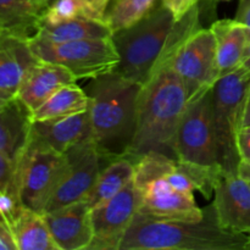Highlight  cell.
<instances>
[{
  "mask_svg": "<svg viewBox=\"0 0 250 250\" xmlns=\"http://www.w3.org/2000/svg\"><path fill=\"white\" fill-rule=\"evenodd\" d=\"M242 67L246 68L247 71H249V72H250V42H249L248 48H247L246 55H244V58H243V62H242Z\"/></svg>",
  "mask_w": 250,
  "mask_h": 250,
  "instance_id": "obj_39",
  "label": "cell"
},
{
  "mask_svg": "<svg viewBox=\"0 0 250 250\" xmlns=\"http://www.w3.org/2000/svg\"><path fill=\"white\" fill-rule=\"evenodd\" d=\"M114 32L100 20L77 17L56 24L41 23L34 36L49 42H70L82 39L111 38Z\"/></svg>",
  "mask_w": 250,
  "mask_h": 250,
  "instance_id": "obj_22",
  "label": "cell"
},
{
  "mask_svg": "<svg viewBox=\"0 0 250 250\" xmlns=\"http://www.w3.org/2000/svg\"><path fill=\"white\" fill-rule=\"evenodd\" d=\"M36 1H38L39 4H42V5H44V6L48 7L49 4H50V2L53 1V0H36Z\"/></svg>",
  "mask_w": 250,
  "mask_h": 250,
  "instance_id": "obj_41",
  "label": "cell"
},
{
  "mask_svg": "<svg viewBox=\"0 0 250 250\" xmlns=\"http://www.w3.org/2000/svg\"><path fill=\"white\" fill-rule=\"evenodd\" d=\"M158 0H111L104 21L112 32L127 28L153 10Z\"/></svg>",
  "mask_w": 250,
  "mask_h": 250,
  "instance_id": "obj_25",
  "label": "cell"
},
{
  "mask_svg": "<svg viewBox=\"0 0 250 250\" xmlns=\"http://www.w3.org/2000/svg\"><path fill=\"white\" fill-rule=\"evenodd\" d=\"M66 164V154L58 153L28 138L16 163V193L20 203L43 214Z\"/></svg>",
  "mask_w": 250,
  "mask_h": 250,
  "instance_id": "obj_7",
  "label": "cell"
},
{
  "mask_svg": "<svg viewBox=\"0 0 250 250\" xmlns=\"http://www.w3.org/2000/svg\"><path fill=\"white\" fill-rule=\"evenodd\" d=\"M66 158L65 171L44 212L85 200L103 168V159L92 141L73 146L66 153Z\"/></svg>",
  "mask_w": 250,
  "mask_h": 250,
  "instance_id": "obj_11",
  "label": "cell"
},
{
  "mask_svg": "<svg viewBox=\"0 0 250 250\" xmlns=\"http://www.w3.org/2000/svg\"><path fill=\"white\" fill-rule=\"evenodd\" d=\"M243 126H250V87H249L248 95H247V100H246V109H244Z\"/></svg>",
  "mask_w": 250,
  "mask_h": 250,
  "instance_id": "obj_37",
  "label": "cell"
},
{
  "mask_svg": "<svg viewBox=\"0 0 250 250\" xmlns=\"http://www.w3.org/2000/svg\"><path fill=\"white\" fill-rule=\"evenodd\" d=\"M160 1L163 2L164 6L167 7L176 21H180L190 10L198 6L199 0H160Z\"/></svg>",
  "mask_w": 250,
  "mask_h": 250,
  "instance_id": "obj_31",
  "label": "cell"
},
{
  "mask_svg": "<svg viewBox=\"0 0 250 250\" xmlns=\"http://www.w3.org/2000/svg\"><path fill=\"white\" fill-rule=\"evenodd\" d=\"M250 72L246 68L221 76L210 89V109L219 148L220 166L225 173H238L241 158L237 136L243 127Z\"/></svg>",
  "mask_w": 250,
  "mask_h": 250,
  "instance_id": "obj_5",
  "label": "cell"
},
{
  "mask_svg": "<svg viewBox=\"0 0 250 250\" xmlns=\"http://www.w3.org/2000/svg\"><path fill=\"white\" fill-rule=\"evenodd\" d=\"M216 41L219 75H227L241 67L250 42V31L234 20H219L210 27Z\"/></svg>",
  "mask_w": 250,
  "mask_h": 250,
  "instance_id": "obj_18",
  "label": "cell"
},
{
  "mask_svg": "<svg viewBox=\"0 0 250 250\" xmlns=\"http://www.w3.org/2000/svg\"><path fill=\"white\" fill-rule=\"evenodd\" d=\"M134 164L128 158H117L109 161L100 170L94 186L85 198L90 210L116 195L133 180Z\"/></svg>",
  "mask_w": 250,
  "mask_h": 250,
  "instance_id": "obj_23",
  "label": "cell"
},
{
  "mask_svg": "<svg viewBox=\"0 0 250 250\" xmlns=\"http://www.w3.org/2000/svg\"><path fill=\"white\" fill-rule=\"evenodd\" d=\"M16 250H59L43 214L22 205L10 222Z\"/></svg>",
  "mask_w": 250,
  "mask_h": 250,
  "instance_id": "obj_20",
  "label": "cell"
},
{
  "mask_svg": "<svg viewBox=\"0 0 250 250\" xmlns=\"http://www.w3.org/2000/svg\"><path fill=\"white\" fill-rule=\"evenodd\" d=\"M29 141L61 154L83 142L92 141L89 109L60 119L32 121Z\"/></svg>",
  "mask_w": 250,
  "mask_h": 250,
  "instance_id": "obj_15",
  "label": "cell"
},
{
  "mask_svg": "<svg viewBox=\"0 0 250 250\" xmlns=\"http://www.w3.org/2000/svg\"><path fill=\"white\" fill-rule=\"evenodd\" d=\"M177 168L188 176L194 185L195 190L202 193L207 199L214 195L215 187L219 182L220 177L224 175L221 166H208L194 163H186L177 160Z\"/></svg>",
  "mask_w": 250,
  "mask_h": 250,
  "instance_id": "obj_27",
  "label": "cell"
},
{
  "mask_svg": "<svg viewBox=\"0 0 250 250\" xmlns=\"http://www.w3.org/2000/svg\"><path fill=\"white\" fill-rule=\"evenodd\" d=\"M141 190L133 180L116 195L90 210L94 238L89 249L119 250L141 205Z\"/></svg>",
  "mask_w": 250,
  "mask_h": 250,
  "instance_id": "obj_10",
  "label": "cell"
},
{
  "mask_svg": "<svg viewBox=\"0 0 250 250\" xmlns=\"http://www.w3.org/2000/svg\"><path fill=\"white\" fill-rule=\"evenodd\" d=\"M165 178L168 181V183H170L175 189L180 190V192L193 193L195 190L194 185L192 183V181L188 178V176L186 175V173H183L182 171L178 170L177 167H176V170H173L172 172L168 173L167 176H165Z\"/></svg>",
  "mask_w": 250,
  "mask_h": 250,
  "instance_id": "obj_32",
  "label": "cell"
},
{
  "mask_svg": "<svg viewBox=\"0 0 250 250\" xmlns=\"http://www.w3.org/2000/svg\"><path fill=\"white\" fill-rule=\"evenodd\" d=\"M15 97H16L15 94H11V93H7L5 92V90L0 89V109H1L2 106H5L6 104H9Z\"/></svg>",
  "mask_w": 250,
  "mask_h": 250,
  "instance_id": "obj_38",
  "label": "cell"
},
{
  "mask_svg": "<svg viewBox=\"0 0 250 250\" xmlns=\"http://www.w3.org/2000/svg\"><path fill=\"white\" fill-rule=\"evenodd\" d=\"M90 99L84 89L76 83L66 84L51 94L38 109L32 112V121L60 119L80 114L89 109Z\"/></svg>",
  "mask_w": 250,
  "mask_h": 250,
  "instance_id": "obj_24",
  "label": "cell"
},
{
  "mask_svg": "<svg viewBox=\"0 0 250 250\" xmlns=\"http://www.w3.org/2000/svg\"><path fill=\"white\" fill-rule=\"evenodd\" d=\"M0 238L4 239V241L11 247L12 250H16V248H15L14 241H12L11 232H10L9 226H7L6 221H5L4 217H2L1 215H0Z\"/></svg>",
  "mask_w": 250,
  "mask_h": 250,
  "instance_id": "obj_35",
  "label": "cell"
},
{
  "mask_svg": "<svg viewBox=\"0 0 250 250\" xmlns=\"http://www.w3.org/2000/svg\"><path fill=\"white\" fill-rule=\"evenodd\" d=\"M211 205L222 229L250 234V185L239 173H224L220 177Z\"/></svg>",
  "mask_w": 250,
  "mask_h": 250,
  "instance_id": "obj_13",
  "label": "cell"
},
{
  "mask_svg": "<svg viewBox=\"0 0 250 250\" xmlns=\"http://www.w3.org/2000/svg\"><path fill=\"white\" fill-rule=\"evenodd\" d=\"M0 250H12L11 247L6 243L2 238H0Z\"/></svg>",
  "mask_w": 250,
  "mask_h": 250,
  "instance_id": "obj_40",
  "label": "cell"
},
{
  "mask_svg": "<svg viewBox=\"0 0 250 250\" xmlns=\"http://www.w3.org/2000/svg\"><path fill=\"white\" fill-rule=\"evenodd\" d=\"M2 33H4V32H2V31H1V29H0V36H1V34H2Z\"/></svg>",
  "mask_w": 250,
  "mask_h": 250,
  "instance_id": "obj_42",
  "label": "cell"
},
{
  "mask_svg": "<svg viewBox=\"0 0 250 250\" xmlns=\"http://www.w3.org/2000/svg\"><path fill=\"white\" fill-rule=\"evenodd\" d=\"M170 65L185 84L188 100L209 90L220 77L216 41L211 29L200 27L188 36Z\"/></svg>",
  "mask_w": 250,
  "mask_h": 250,
  "instance_id": "obj_9",
  "label": "cell"
},
{
  "mask_svg": "<svg viewBox=\"0 0 250 250\" xmlns=\"http://www.w3.org/2000/svg\"><path fill=\"white\" fill-rule=\"evenodd\" d=\"M28 44L38 60L61 65L77 80H92L111 72L120 62L112 37L56 43L32 36Z\"/></svg>",
  "mask_w": 250,
  "mask_h": 250,
  "instance_id": "obj_6",
  "label": "cell"
},
{
  "mask_svg": "<svg viewBox=\"0 0 250 250\" xmlns=\"http://www.w3.org/2000/svg\"><path fill=\"white\" fill-rule=\"evenodd\" d=\"M142 84L111 71L88 84L92 142L107 163L126 158L136 129L137 100Z\"/></svg>",
  "mask_w": 250,
  "mask_h": 250,
  "instance_id": "obj_2",
  "label": "cell"
},
{
  "mask_svg": "<svg viewBox=\"0 0 250 250\" xmlns=\"http://www.w3.org/2000/svg\"><path fill=\"white\" fill-rule=\"evenodd\" d=\"M133 182L139 190L151 181L165 177L177 167V160L163 153L146 154L134 161Z\"/></svg>",
  "mask_w": 250,
  "mask_h": 250,
  "instance_id": "obj_26",
  "label": "cell"
},
{
  "mask_svg": "<svg viewBox=\"0 0 250 250\" xmlns=\"http://www.w3.org/2000/svg\"><path fill=\"white\" fill-rule=\"evenodd\" d=\"M45 10L36 0H0V29L31 38L38 31Z\"/></svg>",
  "mask_w": 250,
  "mask_h": 250,
  "instance_id": "obj_21",
  "label": "cell"
},
{
  "mask_svg": "<svg viewBox=\"0 0 250 250\" xmlns=\"http://www.w3.org/2000/svg\"><path fill=\"white\" fill-rule=\"evenodd\" d=\"M210 89L188 100L186 105L175 137L176 160L220 166L210 109Z\"/></svg>",
  "mask_w": 250,
  "mask_h": 250,
  "instance_id": "obj_8",
  "label": "cell"
},
{
  "mask_svg": "<svg viewBox=\"0 0 250 250\" xmlns=\"http://www.w3.org/2000/svg\"><path fill=\"white\" fill-rule=\"evenodd\" d=\"M234 21L239 22L250 31V0H241Z\"/></svg>",
  "mask_w": 250,
  "mask_h": 250,
  "instance_id": "obj_34",
  "label": "cell"
},
{
  "mask_svg": "<svg viewBox=\"0 0 250 250\" xmlns=\"http://www.w3.org/2000/svg\"><path fill=\"white\" fill-rule=\"evenodd\" d=\"M175 23L172 14L158 0L143 19L127 28L114 32L112 42L120 56L115 71L143 85L168 43Z\"/></svg>",
  "mask_w": 250,
  "mask_h": 250,
  "instance_id": "obj_4",
  "label": "cell"
},
{
  "mask_svg": "<svg viewBox=\"0 0 250 250\" xmlns=\"http://www.w3.org/2000/svg\"><path fill=\"white\" fill-rule=\"evenodd\" d=\"M77 78L58 63L38 60L24 73L16 97L31 112L38 109L61 87L76 83Z\"/></svg>",
  "mask_w": 250,
  "mask_h": 250,
  "instance_id": "obj_16",
  "label": "cell"
},
{
  "mask_svg": "<svg viewBox=\"0 0 250 250\" xmlns=\"http://www.w3.org/2000/svg\"><path fill=\"white\" fill-rule=\"evenodd\" d=\"M238 173L250 185V163H243V161H241L238 167Z\"/></svg>",
  "mask_w": 250,
  "mask_h": 250,
  "instance_id": "obj_36",
  "label": "cell"
},
{
  "mask_svg": "<svg viewBox=\"0 0 250 250\" xmlns=\"http://www.w3.org/2000/svg\"><path fill=\"white\" fill-rule=\"evenodd\" d=\"M139 214L170 221L197 222L204 217V209L197 205L193 193L175 189L165 177L151 181L141 189Z\"/></svg>",
  "mask_w": 250,
  "mask_h": 250,
  "instance_id": "obj_12",
  "label": "cell"
},
{
  "mask_svg": "<svg viewBox=\"0 0 250 250\" xmlns=\"http://www.w3.org/2000/svg\"><path fill=\"white\" fill-rule=\"evenodd\" d=\"M77 17H85L77 0H53L44 12L42 23L56 24Z\"/></svg>",
  "mask_w": 250,
  "mask_h": 250,
  "instance_id": "obj_28",
  "label": "cell"
},
{
  "mask_svg": "<svg viewBox=\"0 0 250 250\" xmlns=\"http://www.w3.org/2000/svg\"><path fill=\"white\" fill-rule=\"evenodd\" d=\"M250 234L233 233L219 225L212 205L197 222L170 221L139 214L125 233L119 250H243Z\"/></svg>",
  "mask_w": 250,
  "mask_h": 250,
  "instance_id": "obj_3",
  "label": "cell"
},
{
  "mask_svg": "<svg viewBox=\"0 0 250 250\" xmlns=\"http://www.w3.org/2000/svg\"><path fill=\"white\" fill-rule=\"evenodd\" d=\"M32 126V112L15 97L0 109V151L15 164L27 146Z\"/></svg>",
  "mask_w": 250,
  "mask_h": 250,
  "instance_id": "obj_19",
  "label": "cell"
},
{
  "mask_svg": "<svg viewBox=\"0 0 250 250\" xmlns=\"http://www.w3.org/2000/svg\"><path fill=\"white\" fill-rule=\"evenodd\" d=\"M43 216L59 250L89 249L94 231L85 200L44 212Z\"/></svg>",
  "mask_w": 250,
  "mask_h": 250,
  "instance_id": "obj_14",
  "label": "cell"
},
{
  "mask_svg": "<svg viewBox=\"0 0 250 250\" xmlns=\"http://www.w3.org/2000/svg\"><path fill=\"white\" fill-rule=\"evenodd\" d=\"M237 150L243 163H250V126H243L237 136Z\"/></svg>",
  "mask_w": 250,
  "mask_h": 250,
  "instance_id": "obj_33",
  "label": "cell"
},
{
  "mask_svg": "<svg viewBox=\"0 0 250 250\" xmlns=\"http://www.w3.org/2000/svg\"><path fill=\"white\" fill-rule=\"evenodd\" d=\"M187 103V90L172 66L156 67L139 90L136 129L126 158L134 163L156 151L176 159L175 137Z\"/></svg>",
  "mask_w": 250,
  "mask_h": 250,
  "instance_id": "obj_1",
  "label": "cell"
},
{
  "mask_svg": "<svg viewBox=\"0 0 250 250\" xmlns=\"http://www.w3.org/2000/svg\"><path fill=\"white\" fill-rule=\"evenodd\" d=\"M77 1L82 6L85 17L104 21L105 12L111 0H77Z\"/></svg>",
  "mask_w": 250,
  "mask_h": 250,
  "instance_id": "obj_30",
  "label": "cell"
},
{
  "mask_svg": "<svg viewBox=\"0 0 250 250\" xmlns=\"http://www.w3.org/2000/svg\"><path fill=\"white\" fill-rule=\"evenodd\" d=\"M29 38L4 33L0 36V89L16 95L26 71L38 61L28 44Z\"/></svg>",
  "mask_w": 250,
  "mask_h": 250,
  "instance_id": "obj_17",
  "label": "cell"
},
{
  "mask_svg": "<svg viewBox=\"0 0 250 250\" xmlns=\"http://www.w3.org/2000/svg\"><path fill=\"white\" fill-rule=\"evenodd\" d=\"M0 194L11 195L19 200L16 193V164L1 151H0Z\"/></svg>",
  "mask_w": 250,
  "mask_h": 250,
  "instance_id": "obj_29",
  "label": "cell"
}]
</instances>
